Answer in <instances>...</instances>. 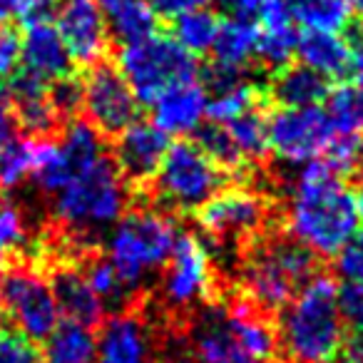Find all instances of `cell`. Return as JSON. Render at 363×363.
I'll use <instances>...</instances> for the list:
<instances>
[{
	"label": "cell",
	"instance_id": "obj_1",
	"mask_svg": "<svg viewBox=\"0 0 363 363\" xmlns=\"http://www.w3.org/2000/svg\"><path fill=\"white\" fill-rule=\"evenodd\" d=\"M289 232L294 242L318 257H336L361 227L356 192L326 162H306L289 199Z\"/></svg>",
	"mask_w": 363,
	"mask_h": 363
},
{
	"label": "cell",
	"instance_id": "obj_2",
	"mask_svg": "<svg viewBox=\"0 0 363 363\" xmlns=\"http://www.w3.org/2000/svg\"><path fill=\"white\" fill-rule=\"evenodd\" d=\"M277 341L289 363H333L346 346L338 284L311 277L284 306Z\"/></svg>",
	"mask_w": 363,
	"mask_h": 363
},
{
	"label": "cell",
	"instance_id": "obj_3",
	"mask_svg": "<svg viewBox=\"0 0 363 363\" xmlns=\"http://www.w3.org/2000/svg\"><path fill=\"white\" fill-rule=\"evenodd\" d=\"M125 207V182L117 167L105 157L95 167L67 182L60 192H55L52 214L65 232L92 234L120 222Z\"/></svg>",
	"mask_w": 363,
	"mask_h": 363
},
{
	"label": "cell",
	"instance_id": "obj_4",
	"mask_svg": "<svg viewBox=\"0 0 363 363\" xmlns=\"http://www.w3.org/2000/svg\"><path fill=\"white\" fill-rule=\"evenodd\" d=\"M177 242V229L167 214L132 212L112 227L107 239V262L135 291L155 269L167 262Z\"/></svg>",
	"mask_w": 363,
	"mask_h": 363
},
{
	"label": "cell",
	"instance_id": "obj_5",
	"mask_svg": "<svg viewBox=\"0 0 363 363\" xmlns=\"http://www.w3.org/2000/svg\"><path fill=\"white\" fill-rule=\"evenodd\" d=\"M313 277V254L301 244L272 239L254 249L242 267V284L252 303L264 311L286 306Z\"/></svg>",
	"mask_w": 363,
	"mask_h": 363
},
{
	"label": "cell",
	"instance_id": "obj_6",
	"mask_svg": "<svg viewBox=\"0 0 363 363\" xmlns=\"http://www.w3.org/2000/svg\"><path fill=\"white\" fill-rule=\"evenodd\" d=\"M122 77L130 90L135 92L137 102H152L169 90L172 85L197 77V62L189 52H184L172 38L152 33L135 43H125L120 50Z\"/></svg>",
	"mask_w": 363,
	"mask_h": 363
},
{
	"label": "cell",
	"instance_id": "obj_7",
	"mask_svg": "<svg viewBox=\"0 0 363 363\" xmlns=\"http://www.w3.org/2000/svg\"><path fill=\"white\" fill-rule=\"evenodd\" d=\"M222 182V167L194 142L167 147L155 174L157 197L177 212H199L219 192Z\"/></svg>",
	"mask_w": 363,
	"mask_h": 363
},
{
	"label": "cell",
	"instance_id": "obj_8",
	"mask_svg": "<svg viewBox=\"0 0 363 363\" xmlns=\"http://www.w3.org/2000/svg\"><path fill=\"white\" fill-rule=\"evenodd\" d=\"M0 311L28 341H45L60 323L50 281L30 264H13L0 274Z\"/></svg>",
	"mask_w": 363,
	"mask_h": 363
},
{
	"label": "cell",
	"instance_id": "obj_9",
	"mask_svg": "<svg viewBox=\"0 0 363 363\" xmlns=\"http://www.w3.org/2000/svg\"><path fill=\"white\" fill-rule=\"evenodd\" d=\"M214 284V264L209 249L194 234L177 237L164 262L162 296L174 311H189L209 296Z\"/></svg>",
	"mask_w": 363,
	"mask_h": 363
},
{
	"label": "cell",
	"instance_id": "obj_10",
	"mask_svg": "<svg viewBox=\"0 0 363 363\" xmlns=\"http://www.w3.org/2000/svg\"><path fill=\"white\" fill-rule=\"evenodd\" d=\"M269 150L289 164H306L331 142V127L321 107H284L267 122Z\"/></svg>",
	"mask_w": 363,
	"mask_h": 363
},
{
	"label": "cell",
	"instance_id": "obj_11",
	"mask_svg": "<svg viewBox=\"0 0 363 363\" xmlns=\"http://www.w3.org/2000/svg\"><path fill=\"white\" fill-rule=\"evenodd\" d=\"M264 222L267 202L262 194L244 187L222 189L199 209V224L207 237L227 247L252 239L264 227Z\"/></svg>",
	"mask_w": 363,
	"mask_h": 363
},
{
	"label": "cell",
	"instance_id": "obj_12",
	"mask_svg": "<svg viewBox=\"0 0 363 363\" xmlns=\"http://www.w3.org/2000/svg\"><path fill=\"white\" fill-rule=\"evenodd\" d=\"M82 110L97 132L120 135L137 117V97L117 67L95 65L82 82Z\"/></svg>",
	"mask_w": 363,
	"mask_h": 363
},
{
	"label": "cell",
	"instance_id": "obj_13",
	"mask_svg": "<svg viewBox=\"0 0 363 363\" xmlns=\"http://www.w3.org/2000/svg\"><path fill=\"white\" fill-rule=\"evenodd\" d=\"M57 33L77 65H97L107 52L110 28L95 0H67L57 11Z\"/></svg>",
	"mask_w": 363,
	"mask_h": 363
},
{
	"label": "cell",
	"instance_id": "obj_14",
	"mask_svg": "<svg viewBox=\"0 0 363 363\" xmlns=\"http://www.w3.org/2000/svg\"><path fill=\"white\" fill-rule=\"evenodd\" d=\"M13 107V122L28 135V140H52L60 117L48 95V82L33 75L30 70L13 72L11 85L6 87Z\"/></svg>",
	"mask_w": 363,
	"mask_h": 363
},
{
	"label": "cell",
	"instance_id": "obj_15",
	"mask_svg": "<svg viewBox=\"0 0 363 363\" xmlns=\"http://www.w3.org/2000/svg\"><path fill=\"white\" fill-rule=\"evenodd\" d=\"M167 147H169L167 135L157 125L132 122L120 132V140H117V172L132 184H145V182L155 179Z\"/></svg>",
	"mask_w": 363,
	"mask_h": 363
},
{
	"label": "cell",
	"instance_id": "obj_16",
	"mask_svg": "<svg viewBox=\"0 0 363 363\" xmlns=\"http://www.w3.org/2000/svg\"><path fill=\"white\" fill-rule=\"evenodd\" d=\"M207 105V90L199 85L197 77L177 82L152 102V125L160 127L164 135H192L202 127Z\"/></svg>",
	"mask_w": 363,
	"mask_h": 363
},
{
	"label": "cell",
	"instance_id": "obj_17",
	"mask_svg": "<svg viewBox=\"0 0 363 363\" xmlns=\"http://www.w3.org/2000/svg\"><path fill=\"white\" fill-rule=\"evenodd\" d=\"M95 363H152L150 331L135 313H115L97 336Z\"/></svg>",
	"mask_w": 363,
	"mask_h": 363
},
{
	"label": "cell",
	"instance_id": "obj_18",
	"mask_svg": "<svg viewBox=\"0 0 363 363\" xmlns=\"http://www.w3.org/2000/svg\"><path fill=\"white\" fill-rule=\"evenodd\" d=\"M194 363H264L234 338L224 321V306L207 308L192 326Z\"/></svg>",
	"mask_w": 363,
	"mask_h": 363
},
{
	"label": "cell",
	"instance_id": "obj_19",
	"mask_svg": "<svg viewBox=\"0 0 363 363\" xmlns=\"http://www.w3.org/2000/svg\"><path fill=\"white\" fill-rule=\"evenodd\" d=\"M23 67L30 70L33 75L43 77L45 82L60 80V77L70 75V55H67L62 38L57 28L48 23H35L28 26L26 40L21 48Z\"/></svg>",
	"mask_w": 363,
	"mask_h": 363
},
{
	"label": "cell",
	"instance_id": "obj_20",
	"mask_svg": "<svg viewBox=\"0 0 363 363\" xmlns=\"http://www.w3.org/2000/svg\"><path fill=\"white\" fill-rule=\"evenodd\" d=\"M50 289L57 301V308H60V316H67V321L82 323V326L90 328L100 323L105 306L92 294L90 284H87L85 274L80 269L57 267L50 277Z\"/></svg>",
	"mask_w": 363,
	"mask_h": 363
},
{
	"label": "cell",
	"instance_id": "obj_21",
	"mask_svg": "<svg viewBox=\"0 0 363 363\" xmlns=\"http://www.w3.org/2000/svg\"><path fill=\"white\" fill-rule=\"evenodd\" d=\"M259 26L247 18H232L219 26L217 40L212 45L214 75H239L257 57Z\"/></svg>",
	"mask_w": 363,
	"mask_h": 363
},
{
	"label": "cell",
	"instance_id": "obj_22",
	"mask_svg": "<svg viewBox=\"0 0 363 363\" xmlns=\"http://www.w3.org/2000/svg\"><path fill=\"white\" fill-rule=\"evenodd\" d=\"M224 321H227L229 331L234 333V338L252 356H257L264 363L274 361L279 348L277 331H274V326L267 321V316L254 303L237 301L232 306H224Z\"/></svg>",
	"mask_w": 363,
	"mask_h": 363
},
{
	"label": "cell",
	"instance_id": "obj_23",
	"mask_svg": "<svg viewBox=\"0 0 363 363\" xmlns=\"http://www.w3.org/2000/svg\"><path fill=\"white\" fill-rule=\"evenodd\" d=\"M296 55L301 57L303 67L328 80V77H341L351 67L353 50L338 33L303 30L296 43Z\"/></svg>",
	"mask_w": 363,
	"mask_h": 363
},
{
	"label": "cell",
	"instance_id": "obj_24",
	"mask_svg": "<svg viewBox=\"0 0 363 363\" xmlns=\"http://www.w3.org/2000/svg\"><path fill=\"white\" fill-rule=\"evenodd\" d=\"M214 97L207 105V117L214 125H227L234 117H242L262 105V90L239 75H212Z\"/></svg>",
	"mask_w": 363,
	"mask_h": 363
},
{
	"label": "cell",
	"instance_id": "obj_25",
	"mask_svg": "<svg viewBox=\"0 0 363 363\" xmlns=\"http://www.w3.org/2000/svg\"><path fill=\"white\" fill-rule=\"evenodd\" d=\"M97 336L90 326L75 321L57 323L55 331L45 338L43 363H95Z\"/></svg>",
	"mask_w": 363,
	"mask_h": 363
},
{
	"label": "cell",
	"instance_id": "obj_26",
	"mask_svg": "<svg viewBox=\"0 0 363 363\" xmlns=\"http://www.w3.org/2000/svg\"><path fill=\"white\" fill-rule=\"evenodd\" d=\"M33 247L35 244L30 239L23 207L6 194H0V274L13 264H26Z\"/></svg>",
	"mask_w": 363,
	"mask_h": 363
},
{
	"label": "cell",
	"instance_id": "obj_27",
	"mask_svg": "<svg viewBox=\"0 0 363 363\" xmlns=\"http://www.w3.org/2000/svg\"><path fill=\"white\" fill-rule=\"evenodd\" d=\"M257 26H259L257 55L262 57L269 67H274V70H277V67H286L289 60L296 55V43H298L289 8L272 13V16H267L264 21H259Z\"/></svg>",
	"mask_w": 363,
	"mask_h": 363
},
{
	"label": "cell",
	"instance_id": "obj_28",
	"mask_svg": "<svg viewBox=\"0 0 363 363\" xmlns=\"http://www.w3.org/2000/svg\"><path fill=\"white\" fill-rule=\"evenodd\" d=\"M328 82L308 67H284L274 80V95L284 107H318L328 95Z\"/></svg>",
	"mask_w": 363,
	"mask_h": 363
},
{
	"label": "cell",
	"instance_id": "obj_29",
	"mask_svg": "<svg viewBox=\"0 0 363 363\" xmlns=\"http://www.w3.org/2000/svg\"><path fill=\"white\" fill-rule=\"evenodd\" d=\"M323 102L331 137H363V95L356 85L333 87Z\"/></svg>",
	"mask_w": 363,
	"mask_h": 363
},
{
	"label": "cell",
	"instance_id": "obj_30",
	"mask_svg": "<svg viewBox=\"0 0 363 363\" xmlns=\"http://www.w3.org/2000/svg\"><path fill=\"white\" fill-rule=\"evenodd\" d=\"M107 28L122 43L142 40L155 33L157 11L147 0H115L107 6Z\"/></svg>",
	"mask_w": 363,
	"mask_h": 363
},
{
	"label": "cell",
	"instance_id": "obj_31",
	"mask_svg": "<svg viewBox=\"0 0 363 363\" xmlns=\"http://www.w3.org/2000/svg\"><path fill=\"white\" fill-rule=\"evenodd\" d=\"M219 26H222V21L214 13H209L207 8L182 13V16L174 18L172 40L192 57L204 55V52L212 50L214 40H217Z\"/></svg>",
	"mask_w": 363,
	"mask_h": 363
},
{
	"label": "cell",
	"instance_id": "obj_32",
	"mask_svg": "<svg viewBox=\"0 0 363 363\" xmlns=\"http://www.w3.org/2000/svg\"><path fill=\"white\" fill-rule=\"evenodd\" d=\"M229 142L234 145L237 155L242 157L244 164L257 162L267 155L269 140H267V120L259 115V110H252L242 117H234L227 125H219Z\"/></svg>",
	"mask_w": 363,
	"mask_h": 363
},
{
	"label": "cell",
	"instance_id": "obj_33",
	"mask_svg": "<svg viewBox=\"0 0 363 363\" xmlns=\"http://www.w3.org/2000/svg\"><path fill=\"white\" fill-rule=\"evenodd\" d=\"M303 26V30L341 33L351 23V0H308L301 8L291 11Z\"/></svg>",
	"mask_w": 363,
	"mask_h": 363
},
{
	"label": "cell",
	"instance_id": "obj_34",
	"mask_svg": "<svg viewBox=\"0 0 363 363\" xmlns=\"http://www.w3.org/2000/svg\"><path fill=\"white\" fill-rule=\"evenodd\" d=\"M33 169V140L13 135L0 145V194L23 184Z\"/></svg>",
	"mask_w": 363,
	"mask_h": 363
},
{
	"label": "cell",
	"instance_id": "obj_35",
	"mask_svg": "<svg viewBox=\"0 0 363 363\" xmlns=\"http://www.w3.org/2000/svg\"><path fill=\"white\" fill-rule=\"evenodd\" d=\"M85 279L90 284L92 294L102 301V306H122L127 303V298L132 296V289L122 281V277L115 272L107 259H95V262L87 264L85 272Z\"/></svg>",
	"mask_w": 363,
	"mask_h": 363
},
{
	"label": "cell",
	"instance_id": "obj_36",
	"mask_svg": "<svg viewBox=\"0 0 363 363\" xmlns=\"http://www.w3.org/2000/svg\"><path fill=\"white\" fill-rule=\"evenodd\" d=\"M48 95H50L57 117L70 120L82 107V82L75 80L72 75H65L60 80H52V85H48Z\"/></svg>",
	"mask_w": 363,
	"mask_h": 363
},
{
	"label": "cell",
	"instance_id": "obj_37",
	"mask_svg": "<svg viewBox=\"0 0 363 363\" xmlns=\"http://www.w3.org/2000/svg\"><path fill=\"white\" fill-rule=\"evenodd\" d=\"M0 363H43L33 341L21 336L18 331L0 333Z\"/></svg>",
	"mask_w": 363,
	"mask_h": 363
},
{
	"label": "cell",
	"instance_id": "obj_38",
	"mask_svg": "<svg viewBox=\"0 0 363 363\" xmlns=\"http://www.w3.org/2000/svg\"><path fill=\"white\" fill-rule=\"evenodd\" d=\"M336 272L343 284L363 281V239H353L336 254Z\"/></svg>",
	"mask_w": 363,
	"mask_h": 363
},
{
	"label": "cell",
	"instance_id": "obj_39",
	"mask_svg": "<svg viewBox=\"0 0 363 363\" xmlns=\"http://www.w3.org/2000/svg\"><path fill=\"white\" fill-rule=\"evenodd\" d=\"M21 33L11 26H0V77H8L18 70L21 62Z\"/></svg>",
	"mask_w": 363,
	"mask_h": 363
},
{
	"label": "cell",
	"instance_id": "obj_40",
	"mask_svg": "<svg viewBox=\"0 0 363 363\" xmlns=\"http://www.w3.org/2000/svg\"><path fill=\"white\" fill-rule=\"evenodd\" d=\"M224 6L232 13H237V18H247V21H264L267 16L277 11H284L286 3L284 0H222Z\"/></svg>",
	"mask_w": 363,
	"mask_h": 363
},
{
	"label": "cell",
	"instance_id": "obj_41",
	"mask_svg": "<svg viewBox=\"0 0 363 363\" xmlns=\"http://www.w3.org/2000/svg\"><path fill=\"white\" fill-rule=\"evenodd\" d=\"M8 6H11V16H16L26 26L48 23L52 13H55L52 0H8Z\"/></svg>",
	"mask_w": 363,
	"mask_h": 363
},
{
	"label": "cell",
	"instance_id": "obj_42",
	"mask_svg": "<svg viewBox=\"0 0 363 363\" xmlns=\"http://www.w3.org/2000/svg\"><path fill=\"white\" fill-rule=\"evenodd\" d=\"M338 301H341L343 318H348L358 331H363V281L343 284V289H338Z\"/></svg>",
	"mask_w": 363,
	"mask_h": 363
},
{
	"label": "cell",
	"instance_id": "obj_43",
	"mask_svg": "<svg viewBox=\"0 0 363 363\" xmlns=\"http://www.w3.org/2000/svg\"><path fill=\"white\" fill-rule=\"evenodd\" d=\"M209 0H152V8L162 16H169L177 18L182 13H189V11H199V8L207 6Z\"/></svg>",
	"mask_w": 363,
	"mask_h": 363
},
{
	"label": "cell",
	"instance_id": "obj_44",
	"mask_svg": "<svg viewBox=\"0 0 363 363\" xmlns=\"http://www.w3.org/2000/svg\"><path fill=\"white\" fill-rule=\"evenodd\" d=\"M16 135V122H13V107L8 90L0 85V145Z\"/></svg>",
	"mask_w": 363,
	"mask_h": 363
},
{
	"label": "cell",
	"instance_id": "obj_45",
	"mask_svg": "<svg viewBox=\"0 0 363 363\" xmlns=\"http://www.w3.org/2000/svg\"><path fill=\"white\" fill-rule=\"evenodd\" d=\"M348 70H353V80H356L358 92L363 95V45L358 48V50H353L351 67H348Z\"/></svg>",
	"mask_w": 363,
	"mask_h": 363
},
{
	"label": "cell",
	"instance_id": "obj_46",
	"mask_svg": "<svg viewBox=\"0 0 363 363\" xmlns=\"http://www.w3.org/2000/svg\"><path fill=\"white\" fill-rule=\"evenodd\" d=\"M356 207H358V219H361V224H363V179L356 189Z\"/></svg>",
	"mask_w": 363,
	"mask_h": 363
},
{
	"label": "cell",
	"instance_id": "obj_47",
	"mask_svg": "<svg viewBox=\"0 0 363 363\" xmlns=\"http://www.w3.org/2000/svg\"><path fill=\"white\" fill-rule=\"evenodd\" d=\"M8 18H11V6H8V0H0V26H6Z\"/></svg>",
	"mask_w": 363,
	"mask_h": 363
},
{
	"label": "cell",
	"instance_id": "obj_48",
	"mask_svg": "<svg viewBox=\"0 0 363 363\" xmlns=\"http://www.w3.org/2000/svg\"><path fill=\"white\" fill-rule=\"evenodd\" d=\"M284 3H286L289 13H291V11H296V8H301L303 3H308V0H284Z\"/></svg>",
	"mask_w": 363,
	"mask_h": 363
},
{
	"label": "cell",
	"instance_id": "obj_49",
	"mask_svg": "<svg viewBox=\"0 0 363 363\" xmlns=\"http://www.w3.org/2000/svg\"><path fill=\"white\" fill-rule=\"evenodd\" d=\"M3 321H6V316H3V311H0V333H3Z\"/></svg>",
	"mask_w": 363,
	"mask_h": 363
},
{
	"label": "cell",
	"instance_id": "obj_50",
	"mask_svg": "<svg viewBox=\"0 0 363 363\" xmlns=\"http://www.w3.org/2000/svg\"><path fill=\"white\" fill-rule=\"evenodd\" d=\"M356 6L361 8V13H363V0H356Z\"/></svg>",
	"mask_w": 363,
	"mask_h": 363
},
{
	"label": "cell",
	"instance_id": "obj_51",
	"mask_svg": "<svg viewBox=\"0 0 363 363\" xmlns=\"http://www.w3.org/2000/svg\"><path fill=\"white\" fill-rule=\"evenodd\" d=\"M102 3H105V6H110V3H115V0H102Z\"/></svg>",
	"mask_w": 363,
	"mask_h": 363
}]
</instances>
